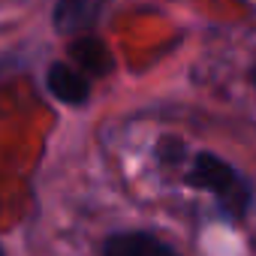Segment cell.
Masks as SVG:
<instances>
[{
	"label": "cell",
	"instance_id": "6da1fadb",
	"mask_svg": "<svg viewBox=\"0 0 256 256\" xmlns=\"http://www.w3.org/2000/svg\"><path fill=\"white\" fill-rule=\"evenodd\" d=\"M184 184L211 193L217 208H220V214L226 220H232V223L247 220V214L253 208V199H256L253 181L244 172H238L229 160H223V157H217L211 151H199L187 163Z\"/></svg>",
	"mask_w": 256,
	"mask_h": 256
},
{
	"label": "cell",
	"instance_id": "7a4b0ae2",
	"mask_svg": "<svg viewBox=\"0 0 256 256\" xmlns=\"http://www.w3.org/2000/svg\"><path fill=\"white\" fill-rule=\"evenodd\" d=\"M106 6L108 0H58L52 12L54 30L64 36H84L94 30Z\"/></svg>",
	"mask_w": 256,
	"mask_h": 256
},
{
	"label": "cell",
	"instance_id": "3957f363",
	"mask_svg": "<svg viewBox=\"0 0 256 256\" xmlns=\"http://www.w3.org/2000/svg\"><path fill=\"white\" fill-rule=\"evenodd\" d=\"M46 88L64 106H84L90 100V76L82 72L76 64H52L46 72Z\"/></svg>",
	"mask_w": 256,
	"mask_h": 256
},
{
	"label": "cell",
	"instance_id": "277c9868",
	"mask_svg": "<svg viewBox=\"0 0 256 256\" xmlns=\"http://www.w3.org/2000/svg\"><path fill=\"white\" fill-rule=\"evenodd\" d=\"M102 256H181V253L151 232L126 229V232H112L102 241Z\"/></svg>",
	"mask_w": 256,
	"mask_h": 256
},
{
	"label": "cell",
	"instance_id": "5b68a950",
	"mask_svg": "<svg viewBox=\"0 0 256 256\" xmlns=\"http://www.w3.org/2000/svg\"><path fill=\"white\" fill-rule=\"evenodd\" d=\"M70 58H72V64L82 70V72H88L90 78H102V76H108L112 70H114V58H112V52L106 48V42L102 40H96V36H78L72 46H70Z\"/></svg>",
	"mask_w": 256,
	"mask_h": 256
},
{
	"label": "cell",
	"instance_id": "8992f818",
	"mask_svg": "<svg viewBox=\"0 0 256 256\" xmlns=\"http://www.w3.org/2000/svg\"><path fill=\"white\" fill-rule=\"evenodd\" d=\"M184 154H187V148L181 139H160V145H157V157L163 166H181Z\"/></svg>",
	"mask_w": 256,
	"mask_h": 256
},
{
	"label": "cell",
	"instance_id": "52a82bcc",
	"mask_svg": "<svg viewBox=\"0 0 256 256\" xmlns=\"http://www.w3.org/2000/svg\"><path fill=\"white\" fill-rule=\"evenodd\" d=\"M253 84H256V70H253Z\"/></svg>",
	"mask_w": 256,
	"mask_h": 256
},
{
	"label": "cell",
	"instance_id": "ba28073f",
	"mask_svg": "<svg viewBox=\"0 0 256 256\" xmlns=\"http://www.w3.org/2000/svg\"><path fill=\"white\" fill-rule=\"evenodd\" d=\"M0 256H4V247H0Z\"/></svg>",
	"mask_w": 256,
	"mask_h": 256
}]
</instances>
